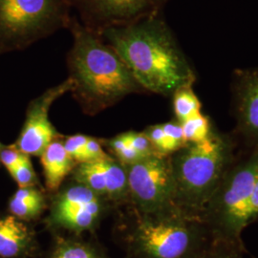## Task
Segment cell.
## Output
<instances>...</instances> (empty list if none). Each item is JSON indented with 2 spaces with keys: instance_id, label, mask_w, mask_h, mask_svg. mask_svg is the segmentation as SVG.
I'll return each instance as SVG.
<instances>
[{
  "instance_id": "1",
  "label": "cell",
  "mask_w": 258,
  "mask_h": 258,
  "mask_svg": "<svg viewBox=\"0 0 258 258\" xmlns=\"http://www.w3.org/2000/svg\"><path fill=\"white\" fill-rule=\"evenodd\" d=\"M97 34L120 55L148 92L168 97L196 81L171 29L159 14Z\"/></svg>"
},
{
  "instance_id": "2",
  "label": "cell",
  "mask_w": 258,
  "mask_h": 258,
  "mask_svg": "<svg viewBox=\"0 0 258 258\" xmlns=\"http://www.w3.org/2000/svg\"><path fill=\"white\" fill-rule=\"evenodd\" d=\"M69 28L73 45L67 55L68 78L74 84L73 98L86 115H97L130 94L146 92L99 34L73 18Z\"/></svg>"
},
{
  "instance_id": "3",
  "label": "cell",
  "mask_w": 258,
  "mask_h": 258,
  "mask_svg": "<svg viewBox=\"0 0 258 258\" xmlns=\"http://www.w3.org/2000/svg\"><path fill=\"white\" fill-rule=\"evenodd\" d=\"M170 162L175 203L184 208L187 215L201 219L207 204L231 166V140L213 131L203 142L186 144L176 151Z\"/></svg>"
},
{
  "instance_id": "4",
  "label": "cell",
  "mask_w": 258,
  "mask_h": 258,
  "mask_svg": "<svg viewBox=\"0 0 258 258\" xmlns=\"http://www.w3.org/2000/svg\"><path fill=\"white\" fill-rule=\"evenodd\" d=\"M258 171V152L231 166L207 204L201 220L223 243L241 246L240 235L249 224V200Z\"/></svg>"
},
{
  "instance_id": "5",
  "label": "cell",
  "mask_w": 258,
  "mask_h": 258,
  "mask_svg": "<svg viewBox=\"0 0 258 258\" xmlns=\"http://www.w3.org/2000/svg\"><path fill=\"white\" fill-rule=\"evenodd\" d=\"M70 9L69 0H0V53L23 50L69 28Z\"/></svg>"
},
{
  "instance_id": "6",
  "label": "cell",
  "mask_w": 258,
  "mask_h": 258,
  "mask_svg": "<svg viewBox=\"0 0 258 258\" xmlns=\"http://www.w3.org/2000/svg\"><path fill=\"white\" fill-rule=\"evenodd\" d=\"M200 218L158 216L139 225L136 240L148 258H188L205 243L207 227Z\"/></svg>"
},
{
  "instance_id": "7",
  "label": "cell",
  "mask_w": 258,
  "mask_h": 258,
  "mask_svg": "<svg viewBox=\"0 0 258 258\" xmlns=\"http://www.w3.org/2000/svg\"><path fill=\"white\" fill-rule=\"evenodd\" d=\"M125 167L128 190L144 212L164 213L175 203V182L170 157L155 154Z\"/></svg>"
},
{
  "instance_id": "8",
  "label": "cell",
  "mask_w": 258,
  "mask_h": 258,
  "mask_svg": "<svg viewBox=\"0 0 258 258\" xmlns=\"http://www.w3.org/2000/svg\"><path fill=\"white\" fill-rule=\"evenodd\" d=\"M85 27L99 33L159 14L166 0H69Z\"/></svg>"
},
{
  "instance_id": "9",
  "label": "cell",
  "mask_w": 258,
  "mask_h": 258,
  "mask_svg": "<svg viewBox=\"0 0 258 258\" xmlns=\"http://www.w3.org/2000/svg\"><path fill=\"white\" fill-rule=\"evenodd\" d=\"M73 85L72 80L67 78L29 103L23 127L14 144L21 152L28 156H40L45 148L60 136L49 119V112L57 99L71 92Z\"/></svg>"
},
{
  "instance_id": "10",
  "label": "cell",
  "mask_w": 258,
  "mask_h": 258,
  "mask_svg": "<svg viewBox=\"0 0 258 258\" xmlns=\"http://www.w3.org/2000/svg\"><path fill=\"white\" fill-rule=\"evenodd\" d=\"M235 76L237 128L245 138L258 143V68L240 70Z\"/></svg>"
},
{
  "instance_id": "11",
  "label": "cell",
  "mask_w": 258,
  "mask_h": 258,
  "mask_svg": "<svg viewBox=\"0 0 258 258\" xmlns=\"http://www.w3.org/2000/svg\"><path fill=\"white\" fill-rule=\"evenodd\" d=\"M47 189L55 191L59 188L65 177L73 167L75 161L67 153L63 143L57 139L53 141L40 155Z\"/></svg>"
},
{
  "instance_id": "12",
  "label": "cell",
  "mask_w": 258,
  "mask_h": 258,
  "mask_svg": "<svg viewBox=\"0 0 258 258\" xmlns=\"http://www.w3.org/2000/svg\"><path fill=\"white\" fill-rule=\"evenodd\" d=\"M30 239L28 228L15 215L0 219V256L14 257L26 248Z\"/></svg>"
},
{
  "instance_id": "13",
  "label": "cell",
  "mask_w": 258,
  "mask_h": 258,
  "mask_svg": "<svg viewBox=\"0 0 258 258\" xmlns=\"http://www.w3.org/2000/svg\"><path fill=\"white\" fill-rule=\"evenodd\" d=\"M44 199L35 186L19 187L10 201V211L19 219H29L42 211Z\"/></svg>"
},
{
  "instance_id": "14",
  "label": "cell",
  "mask_w": 258,
  "mask_h": 258,
  "mask_svg": "<svg viewBox=\"0 0 258 258\" xmlns=\"http://www.w3.org/2000/svg\"><path fill=\"white\" fill-rule=\"evenodd\" d=\"M100 200H98L83 208L55 213V220L70 229L83 231L94 224L100 213Z\"/></svg>"
},
{
  "instance_id": "15",
  "label": "cell",
  "mask_w": 258,
  "mask_h": 258,
  "mask_svg": "<svg viewBox=\"0 0 258 258\" xmlns=\"http://www.w3.org/2000/svg\"><path fill=\"white\" fill-rule=\"evenodd\" d=\"M98 194L84 184H74L69 186L59 195L55 207V213L80 209L98 201Z\"/></svg>"
},
{
  "instance_id": "16",
  "label": "cell",
  "mask_w": 258,
  "mask_h": 258,
  "mask_svg": "<svg viewBox=\"0 0 258 258\" xmlns=\"http://www.w3.org/2000/svg\"><path fill=\"white\" fill-rule=\"evenodd\" d=\"M105 178L106 194L111 196H119L124 194L127 187L126 167L111 157L100 161Z\"/></svg>"
},
{
  "instance_id": "17",
  "label": "cell",
  "mask_w": 258,
  "mask_h": 258,
  "mask_svg": "<svg viewBox=\"0 0 258 258\" xmlns=\"http://www.w3.org/2000/svg\"><path fill=\"white\" fill-rule=\"evenodd\" d=\"M176 120L180 122L201 112L202 103L194 93L192 85L184 86L172 94Z\"/></svg>"
},
{
  "instance_id": "18",
  "label": "cell",
  "mask_w": 258,
  "mask_h": 258,
  "mask_svg": "<svg viewBox=\"0 0 258 258\" xmlns=\"http://www.w3.org/2000/svg\"><path fill=\"white\" fill-rule=\"evenodd\" d=\"M75 180L92 189L95 194H106L105 178L101 162L81 163L75 169Z\"/></svg>"
},
{
  "instance_id": "19",
  "label": "cell",
  "mask_w": 258,
  "mask_h": 258,
  "mask_svg": "<svg viewBox=\"0 0 258 258\" xmlns=\"http://www.w3.org/2000/svg\"><path fill=\"white\" fill-rule=\"evenodd\" d=\"M186 144L200 143L212 135V123L210 119L201 112L181 122Z\"/></svg>"
},
{
  "instance_id": "20",
  "label": "cell",
  "mask_w": 258,
  "mask_h": 258,
  "mask_svg": "<svg viewBox=\"0 0 258 258\" xmlns=\"http://www.w3.org/2000/svg\"><path fill=\"white\" fill-rule=\"evenodd\" d=\"M108 146L112 152L119 159L120 164L123 166H128L143 159L138 152L129 145L123 133L109 140Z\"/></svg>"
},
{
  "instance_id": "21",
  "label": "cell",
  "mask_w": 258,
  "mask_h": 258,
  "mask_svg": "<svg viewBox=\"0 0 258 258\" xmlns=\"http://www.w3.org/2000/svg\"><path fill=\"white\" fill-rule=\"evenodd\" d=\"M144 133L150 140L159 155L170 156L178 151L175 146L166 137L162 124L150 125L144 131Z\"/></svg>"
},
{
  "instance_id": "22",
  "label": "cell",
  "mask_w": 258,
  "mask_h": 258,
  "mask_svg": "<svg viewBox=\"0 0 258 258\" xmlns=\"http://www.w3.org/2000/svg\"><path fill=\"white\" fill-rule=\"evenodd\" d=\"M19 187L35 186L37 179L30 158L27 157L21 164L9 172Z\"/></svg>"
},
{
  "instance_id": "23",
  "label": "cell",
  "mask_w": 258,
  "mask_h": 258,
  "mask_svg": "<svg viewBox=\"0 0 258 258\" xmlns=\"http://www.w3.org/2000/svg\"><path fill=\"white\" fill-rule=\"evenodd\" d=\"M123 135L127 140L129 145L138 152L142 158L158 154L150 140L144 132L128 131L123 133Z\"/></svg>"
},
{
  "instance_id": "24",
  "label": "cell",
  "mask_w": 258,
  "mask_h": 258,
  "mask_svg": "<svg viewBox=\"0 0 258 258\" xmlns=\"http://www.w3.org/2000/svg\"><path fill=\"white\" fill-rule=\"evenodd\" d=\"M89 137L83 134H77L73 136H69L65 139L63 146L67 153L78 163L84 162V148Z\"/></svg>"
},
{
  "instance_id": "25",
  "label": "cell",
  "mask_w": 258,
  "mask_h": 258,
  "mask_svg": "<svg viewBox=\"0 0 258 258\" xmlns=\"http://www.w3.org/2000/svg\"><path fill=\"white\" fill-rule=\"evenodd\" d=\"M27 157L29 156L21 152L15 145L2 148L0 150V163L9 172L21 164Z\"/></svg>"
},
{
  "instance_id": "26",
  "label": "cell",
  "mask_w": 258,
  "mask_h": 258,
  "mask_svg": "<svg viewBox=\"0 0 258 258\" xmlns=\"http://www.w3.org/2000/svg\"><path fill=\"white\" fill-rule=\"evenodd\" d=\"M163 129L166 133V137L179 150L186 145L184 137V132L182 128V124L178 120H171L168 122L162 123Z\"/></svg>"
},
{
  "instance_id": "27",
  "label": "cell",
  "mask_w": 258,
  "mask_h": 258,
  "mask_svg": "<svg viewBox=\"0 0 258 258\" xmlns=\"http://www.w3.org/2000/svg\"><path fill=\"white\" fill-rule=\"evenodd\" d=\"M109 156L103 151L100 142L89 137L84 148V162H98L108 159Z\"/></svg>"
},
{
  "instance_id": "28",
  "label": "cell",
  "mask_w": 258,
  "mask_h": 258,
  "mask_svg": "<svg viewBox=\"0 0 258 258\" xmlns=\"http://www.w3.org/2000/svg\"><path fill=\"white\" fill-rule=\"evenodd\" d=\"M235 246L226 244L225 247L219 249L205 250L201 253L199 258H239L235 252Z\"/></svg>"
},
{
  "instance_id": "29",
  "label": "cell",
  "mask_w": 258,
  "mask_h": 258,
  "mask_svg": "<svg viewBox=\"0 0 258 258\" xmlns=\"http://www.w3.org/2000/svg\"><path fill=\"white\" fill-rule=\"evenodd\" d=\"M60 258H95L92 252L82 246H69L61 249L58 254Z\"/></svg>"
},
{
  "instance_id": "30",
  "label": "cell",
  "mask_w": 258,
  "mask_h": 258,
  "mask_svg": "<svg viewBox=\"0 0 258 258\" xmlns=\"http://www.w3.org/2000/svg\"><path fill=\"white\" fill-rule=\"evenodd\" d=\"M258 217V171L249 200V223Z\"/></svg>"
},
{
  "instance_id": "31",
  "label": "cell",
  "mask_w": 258,
  "mask_h": 258,
  "mask_svg": "<svg viewBox=\"0 0 258 258\" xmlns=\"http://www.w3.org/2000/svg\"><path fill=\"white\" fill-rule=\"evenodd\" d=\"M54 258H60V257H59V256H58V255H56V256H55V257H54Z\"/></svg>"
},
{
  "instance_id": "32",
  "label": "cell",
  "mask_w": 258,
  "mask_h": 258,
  "mask_svg": "<svg viewBox=\"0 0 258 258\" xmlns=\"http://www.w3.org/2000/svg\"><path fill=\"white\" fill-rule=\"evenodd\" d=\"M1 148H2V146H1V144H0V150H1Z\"/></svg>"
}]
</instances>
